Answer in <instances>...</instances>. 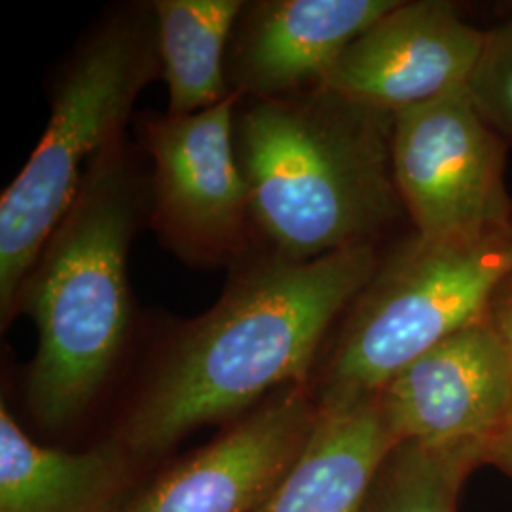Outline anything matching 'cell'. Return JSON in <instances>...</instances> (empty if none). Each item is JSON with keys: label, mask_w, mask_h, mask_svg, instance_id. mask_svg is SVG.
I'll return each mask as SVG.
<instances>
[{"label": "cell", "mask_w": 512, "mask_h": 512, "mask_svg": "<svg viewBox=\"0 0 512 512\" xmlns=\"http://www.w3.org/2000/svg\"><path fill=\"white\" fill-rule=\"evenodd\" d=\"M380 262L361 245L310 262L260 258L177 332L122 427L131 454H164L190 431L302 385L340 311Z\"/></svg>", "instance_id": "6da1fadb"}, {"label": "cell", "mask_w": 512, "mask_h": 512, "mask_svg": "<svg viewBox=\"0 0 512 512\" xmlns=\"http://www.w3.org/2000/svg\"><path fill=\"white\" fill-rule=\"evenodd\" d=\"M391 135V112L325 86L236 109L234 147L251 220L270 253L310 262L372 245L403 205Z\"/></svg>", "instance_id": "7a4b0ae2"}, {"label": "cell", "mask_w": 512, "mask_h": 512, "mask_svg": "<svg viewBox=\"0 0 512 512\" xmlns=\"http://www.w3.org/2000/svg\"><path fill=\"white\" fill-rule=\"evenodd\" d=\"M137 213L139 192L120 141L90 167L23 283L18 308L38 330L27 401L46 427L69 425L90 406L128 340Z\"/></svg>", "instance_id": "3957f363"}, {"label": "cell", "mask_w": 512, "mask_h": 512, "mask_svg": "<svg viewBox=\"0 0 512 512\" xmlns=\"http://www.w3.org/2000/svg\"><path fill=\"white\" fill-rule=\"evenodd\" d=\"M158 71L152 8L110 19L74 54L55 86L46 131L0 200L4 325L18 310L27 275L73 207L90 167L122 141L139 93Z\"/></svg>", "instance_id": "277c9868"}, {"label": "cell", "mask_w": 512, "mask_h": 512, "mask_svg": "<svg viewBox=\"0 0 512 512\" xmlns=\"http://www.w3.org/2000/svg\"><path fill=\"white\" fill-rule=\"evenodd\" d=\"M511 277L512 220L478 238L404 243L355 298L317 403L378 395L423 353L488 319Z\"/></svg>", "instance_id": "5b68a950"}, {"label": "cell", "mask_w": 512, "mask_h": 512, "mask_svg": "<svg viewBox=\"0 0 512 512\" xmlns=\"http://www.w3.org/2000/svg\"><path fill=\"white\" fill-rule=\"evenodd\" d=\"M391 162L420 238L473 239L512 220L505 147L469 86L393 114Z\"/></svg>", "instance_id": "8992f818"}, {"label": "cell", "mask_w": 512, "mask_h": 512, "mask_svg": "<svg viewBox=\"0 0 512 512\" xmlns=\"http://www.w3.org/2000/svg\"><path fill=\"white\" fill-rule=\"evenodd\" d=\"M241 101L232 93L194 114H165L143 126L152 173V224L192 266L236 260L251 230L249 192L234 147Z\"/></svg>", "instance_id": "52a82bcc"}, {"label": "cell", "mask_w": 512, "mask_h": 512, "mask_svg": "<svg viewBox=\"0 0 512 512\" xmlns=\"http://www.w3.org/2000/svg\"><path fill=\"white\" fill-rule=\"evenodd\" d=\"M397 444L437 452H473L512 423V365L503 334L490 317L461 330L403 368L378 393Z\"/></svg>", "instance_id": "ba28073f"}, {"label": "cell", "mask_w": 512, "mask_h": 512, "mask_svg": "<svg viewBox=\"0 0 512 512\" xmlns=\"http://www.w3.org/2000/svg\"><path fill=\"white\" fill-rule=\"evenodd\" d=\"M486 42L448 2H399L349 44L321 86L397 114L469 86Z\"/></svg>", "instance_id": "9c48e42d"}, {"label": "cell", "mask_w": 512, "mask_h": 512, "mask_svg": "<svg viewBox=\"0 0 512 512\" xmlns=\"http://www.w3.org/2000/svg\"><path fill=\"white\" fill-rule=\"evenodd\" d=\"M315 416L302 385L283 387L116 512L260 511L300 456Z\"/></svg>", "instance_id": "30bf717a"}, {"label": "cell", "mask_w": 512, "mask_h": 512, "mask_svg": "<svg viewBox=\"0 0 512 512\" xmlns=\"http://www.w3.org/2000/svg\"><path fill=\"white\" fill-rule=\"evenodd\" d=\"M397 0H262L245 4L228 50V86L274 99L321 86L349 44Z\"/></svg>", "instance_id": "8fae6325"}, {"label": "cell", "mask_w": 512, "mask_h": 512, "mask_svg": "<svg viewBox=\"0 0 512 512\" xmlns=\"http://www.w3.org/2000/svg\"><path fill=\"white\" fill-rule=\"evenodd\" d=\"M395 444L378 395L317 403L300 456L256 512H361L372 480Z\"/></svg>", "instance_id": "7c38bea8"}, {"label": "cell", "mask_w": 512, "mask_h": 512, "mask_svg": "<svg viewBox=\"0 0 512 512\" xmlns=\"http://www.w3.org/2000/svg\"><path fill=\"white\" fill-rule=\"evenodd\" d=\"M126 448L105 444L63 452L29 439L0 408V512H116Z\"/></svg>", "instance_id": "4fadbf2b"}, {"label": "cell", "mask_w": 512, "mask_h": 512, "mask_svg": "<svg viewBox=\"0 0 512 512\" xmlns=\"http://www.w3.org/2000/svg\"><path fill=\"white\" fill-rule=\"evenodd\" d=\"M245 4L239 0H156L152 14L169 114H194L232 95L226 61Z\"/></svg>", "instance_id": "5bb4252c"}, {"label": "cell", "mask_w": 512, "mask_h": 512, "mask_svg": "<svg viewBox=\"0 0 512 512\" xmlns=\"http://www.w3.org/2000/svg\"><path fill=\"white\" fill-rule=\"evenodd\" d=\"M482 458L395 444L372 480L361 512H458L463 480Z\"/></svg>", "instance_id": "9a60e30c"}, {"label": "cell", "mask_w": 512, "mask_h": 512, "mask_svg": "<svg viewBox=\"0 0 512 512\" xmlns=\"http://www.w3.org/2000/svg\"><path fill=\"white\" fill-rule=\"evenodd\" d=\"M469 92L486 122L497 133L512 135V23L488 33Z\"/></svg>", "instance_id": "2e32d148"}, {"label": "cell", "mask_w": 512, "mask_h": 512, "mask_svg": "<svg viewBox=\"0 0 512 512\" xmlns=\"http://www.w3.org/2000/svg\"><path fill=\"white\" fill-rule=\"evenodd\" d=\"M484 463H490L512 478V423L488 446Z\"/></svg>", "instance_id": "e0dca14e"}, {"label": "cell", "mask_w": 512, "mask_h": 512, "mask_svg": "<svg viewBox=\"0 0 512 512\" xmlns=\"http://www.w3.org/2000/svg\"><path fill=\"white\" fill-rule=\"evenodd\" d=\"M497 327H499L501 334H503V340H505V346H507V351H509L512 365V298L507 302L505 310L501 313V319H499Z\"/></svg>", "instance_id": "ac0fdd59"}]
</instances>
